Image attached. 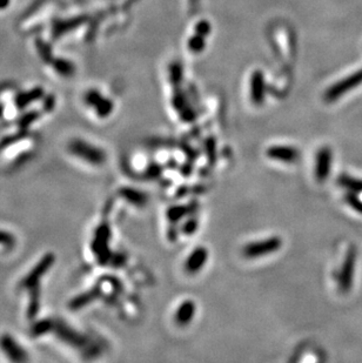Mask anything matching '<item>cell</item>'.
I'll return each mask as SVG.
<instances>
[{
    "label": "cell",
    "mask_w": 362,
    "mask_h": 363,
    "mask_svg": "<svg viewBox=\"0 0 362 363\" xmlns=\"http://www.w3.org/2000/svg\"><path fill=\"white\" fill-rule=\"evenodd\" d=\"M54 331L58 334L59 338H60L62 341H65V342L69 343L71 346L79 347V346H83L85 342L83 336L78 334L77 332H75L72 328L67 327V325L64 323L54 324Z\"/></svg>",
    "instance_id": "5bb4252c"
},
{
    "label": "cell",
    "mask_w": 362,
    "mask_h": 363,
    "mask_svg": "<svg viewBox=\"0 0 362 363\" xmlns=\"http://www.w3.org/2000/svg\"><path fill=\"white\" fill-rule=\"evenodd\" d=\"M40 118V113L37 112V111H29V112H26L23 117L20 118L19 121H18V125H19L20 129H26L29 127L33 122L37 121Z\"/></svg>",
    "instance_id": "603a6c76"
},
{
    "label": "cell",
    "mask_w": 362,
    "mask_h": 363,
    "mask_svg": "<svg viewBox=\"0 0 362 363\" xmlns=\"http://www.w3.org/2000/svg\"><path fill=\"white\" fill-rule=\"evenodd\" d=\"M267 155L272 160L286 162V164L298 161L300 158V153L297 148L289 146H273L267 151Z\"/></svg>",
    "instance_id": "ba28073f"
},
{
    "label": "cell",
    "mask_w": 362,
    "mask_h": 363,
    "mask_svg": "<svg viewBox=\"0 0 362 363\" xmlns=\"http://www.w3.org/2000/svg\"><path fill=\"white\" fill-rule=\"evenodd\" d=\"M10 3H11V0H0V11L7 9L10 5Z\"/></svg>",
    "instance_id": "83f0119b"
},
{
    "label": "cell",
    "mask_w": 362,
    "mask_h": 363,
    "mask_svg": "<svg viewBox=\"0 0 362 363\" xmlns=\"http://www.w3.org/2000/svg\"><path fill=\"white\" fill-rule=\"evenodd\" d=\"M207 259H208V251L204 247H198L192 251L190 257L187 258L186 264H185V268L188 273L195 274L200 272L202 267L206 265Z\"/></svg>",
    "instance_id": "30bf717a"
},
{
    "label": "cell",
    "mask_w": 362,
    "mask_h": 363,
    "mask_svg": "<svg viewBox=\"0 0 362 363\" xmlns=\"http://www.w3.org/2000/svg\"><path fill=\"white\" fill-rule=\"evenodd\" d=\"M68 151L71 152L76 158L94 166L101 165L106 160L105 152L100 150L99 147L92 145V143L81 139L72 140L68 145Z\"/></svg>",
    "instance_id": "6da1fadb"
},
{
    "label": "cell",
    "mask_w": 362,
    "mask_h": 363,
    "mask_svg": "<svg viewBox=\"0 0 362 363\" xmlns=\"http://www.w3.org/2000/svg\"><path fill=\"white\" fill-rule=\"evenodd\" d=\"M13 241L14 240L12 235L9 234V233L0 232V244H3V246H12Z\"/></svg>",
    "instance_id": "4316f807"
},
{
    "label": "cell",
    "mask_w": 362,
    "mask_h": 363,
    "mask_svg": "<svg viewBox=\"0 0 362 363\" xmlns=\"http://www.w3.org/2000/svg\"><path fill=\"white\" fill-rule=\"evenodd\" d=\"M84 23H85L84 17H75V18H69V19L57 20L53 24V27H52V35H53V39L60 38V37L65 35L66 33L78 28Z\"/></svg>",
    "instance_id": "8fae6325"
},
{
    "label": "cell",
    "mask_w": 362,
    "mask_h": 363,
    "mask_svg": "<svg viewBox=\"0 0 362 363\" xmlns=\"http://www.w3.org/2000/svg\"><path fill=\"white\" fill-rule=\"evenodd\" d=\"M54 105H55L54 95H52V94L47 95V97L45 98V100H44V103H43L44 111H45V112H51V111L54 108Z\"/></svg>",
    "instance_id": "484cf974"
},
{
    "label": "cell",
    "mask_w": 362,
    "mask_h": 363,
    "mask_svg": "<svg viewBox=\"0 0 362 363\" xmlns=\"http://www.w3.org/2000/svg\"><path fill=\"white\" fill-rule=\"evenodd\" d=\"M108 236H110V229L107 226L102 225L97 229V234H95L94 242L92 244V249H93L94 254L97 255V259H99L100 264H106L107 259H108Z\"/></svg>",
    "instance_id": "52a82bcc"
},
{
    "label": "cell",
    "mask_w": 362,
    "mask_h": 363,
    "mask_svg": "<svg viewBox=\"0 0 362 363\" xmlns=\"http://www.w3.org/2000/svg\"><path fill=\"white\" fill-rule=\"evenodd\" d=\"M31 293V299H29V305H28V312L27 315L29 318L34 317L37 313L39 310V305H40V292H39V287L38 288H33V289L29 291Z\"/></svg>",
    "instance_id": "ffe728a7"
},
{
    "label": "cell",
    "mask_w": 362,
    "mask_h": 363,
    "mask_svg": "<svg viewBox=\"0 0 362 363\" xmlns=\"http://www.w3.org/2000/svg\"><path fill=\"white\" fill-rule=\"evenodd\" d=\"M185 212H186L185 208H181V207H174V208L169 209L168 216L171 220H179V219H181L185 214H186Z\"/></svg>",
    "instance_id": "d4e9b609"
},
{
    "label": "cell",
    "mask_w": 362,
    "mask_h": 363,
    "mask_svg": "<svg viewBox=\"0 0 362 363\" xmlns=\"http://www.w3.org/2000/svg\"><path fill=\"white\" fill-rule=\"evenodd\" d=\"M355 264H356V250L354 247H350L339 274V288L342 293L349 292V289L353 286Z\"/></svg>",
    "instance_id": "277c9868"
},
{
    "label": "cell",
    "mask_w": 362,
    "mask_h": 363,
    "mask_svg": "<svg viewBox=\"0 0 362 363\" xmlns=\"http://www.w3.org/2000/svg\"><path fill=\"white\" fill-rule=\"evenodd\" d=\"M4 107H3V105H0V117H2L3 116V112H4Z\"/></svg>",
    "instance_id": "f1b7e54d"
},
{
    "label": "cell",
    "mask_w": 362,
    "mask_h": 363,
    "mask_svg": "<svg viewBox=\"0 0 362 363\" xmlns=\"http://www.w3.org/2000/svg\"><path fill=\"white\" fill-rule=\"evenodd\" d=\"M120 195L124 196L129 202L134 203V205H142L143 201H145V196L142 195V193L132 190V188H123L120 191Z\"/></svg>",
    "instance_id": "44dd1931"
},
{
    "label": "cell",
    "mask_w": 362,
    "mask_h": 363,
    "mask_svg": "<svg viewBox=\"0 0 362 363\" xmlns=\"http://www.w3.org/2000/svg\"><path fill=\"white\" fill-rule=\"evenodd\" d=\"M195 303L193 301H185L181 303L180 307L176 310L175 320L179 324H187L193 320L195 314Z\"/></svg>",
    "instance_id": "9a60e30c"
},
{
    "label": "cell",
    "mask_w": 362,
    "mask_h": 363,
    "mask_svg": "<svg viewBox=\"0 0 362 363\" xmlns=\"http://www.w3.org/2000/svg\"><path fill=\"white\" fill-rule=\"evenodd\" d=\"M347 200H348L349 205L352 206L354 209L362 213V201L357 198V195L355 193H349L348 196H347Z\"/></svg>",
    "instance_id": "cb8c5ba5"
},
{
    "label": "cell",
    "mask_w": 362,
    "mask_h": 363,
    "mask_svg": "<svg viewBox=\"0 0 362 363\" xmlns=\"http://www.w3.org/2000/svg\"><path fill=\"white\" fill-rule=\"evenodd\" d=\"M85 102L86 105L94 107L95 113L100 118L108 117L113 111V103L110 101V99L103 98L98 91L91 90L85 94Z\"/></svg>",
    "instance_id": "5b68a950"
},
{
    "label": "cell",
    "mask_w": 362,
    "mask_h": 363,
    "mask_svg": "<svg viewBox=\"0 0 362 363\" xmlns=\"http://www.w3.org/2000/svg\"><path fill=\"white\" fill-rule=\"evenodd\" d=\"M54 260L55 259L53 254H46L45 257L34 266V268L25 276V279L21 281V287L27 291H31L33 288H38L40 279H42L47 273V270L53 266Z\"/></svg>",
    "instance_id": "3957f363"
},
{
    "label": "cell",
    "mask_w": 362,
    "mask_h": 363,
    "mask_svg": "<svg viewBox=\"0 0 362 363\" xmlns=\"http://www.w3.org/2000/svg\"><path fill=\"white\" fill-rule=\"evenodd\" d=\"M281 239L278 238V236H272V238L262 240V241L247 244L243 248V255L249 259L261 258L265 257V255L275 253V251H278L281 248Z\"/></svg>",
    "instance_id": "7a4b0ae2"
},
{
    "label": "cell",
    "mask_w": 362,
    "mask_h": 363,
    "mask_svg": "<svg viewBox=\"0 0 362 363\" xmlns=\"http://www.w3.org/2000/svg\"><path fill=\"white\" fill-rule=\"evenodd\" d=\"M360 83H362V71H360L359 73L354 74V76L349 77L348 79L343 80L342 83H340L338 85H335L334 87L331 88V91L328 92L327 97L330 100H333L339 98L340 95H342L343 93H346L349 88L355 87L356 85H359Z\"/></svg>",
    "instance_id": "4fadbf2b"
},
{
    "label": "cell",
    "mask_w": 362,
    "mask_h": 363,
    "mask_svg": "<svg viewBox=\"0 0 362 363\" xmlns=\"http://www.w3.org/2000/svg\"><path fill=\"white\" fill-rule=\"evenodd\" d=\"M51 66L53 67L55 73L60 77L69 78L73 77L76 73V66L72 61L67 60L64 58H54L53 61L51 62Z\"/></svg>",
    "instance_id": "e0dca14e"
},
{
    "label": "cell",
    "mask_w": 362,
    "mask_h": 363,
    "mask_svg": "<svg viewBox=\"0 0 362 363\" xmlns=\"http://www.w3.org/2000/svg\"><path fill=\"white\" fill-rule=\"evenodd\" d=\"M332 165V151L328 147H322L317 152L315 176L319 181H324L330 175Z\"/></svg>",
    "instance_id": "9c48e42d"
},
{
    "label": "cell",
    "mask_w": 362,
    "mask_h": 363,
    "mask_svg": "<svg viewBox=\"0 0 362 363\" xmlns=\"http://www.w3.org/2000/svg\"><path fill=\"white\" fill-rule=\"evenodd\" d=\"M0 348L6 356L14 362H23L27 360V354L24 348L19 346V343L9 334L3 335L0 338Z\"/></svg>",
    "instance_id": "8992f818"
},
{
    "label": "cell",
    "mask_w": 362,
    "mask_h": 363,
    "mask_svg": "<svg viewBox=\"0 0 362 363\" xmlns=\"http://www.w3.org/2000/svg\"><path fill=\"white\" fill-rule=\"evenodd\" d=\"M52 329H54V323L50 320H42L33 325L32 334L34 336H42L46 333H49Z\"/></svg>",
    "instance_id": "7402d4cb"
},
{
    "label": "cell",
    "mask_w": 362,
    "mask_h": 363,
    "mask_svg": "<svg viewBox=\"0 0 362 363\" xmlns=\"http://www.w3.org/2000/svg\"><path fill=\"white\" fill-rule=\"evenodd\" d=\"M35 49H37V52H38L40 59H42L45 64L51 65V62L53 61V59L55 57L53 55V50H52L50 44L46 43L45 40H43V39H37L35 40Z\"/></svg>",
    "instance_id": "ac0fdd59"
},
{
    "label": "cell",
    "mask_w": 362,
    "mask_h": 363,
    "mask_svg": "<svg viewBox=\"0 0 362 363\" xmlns=\"http://www.w3.org/2000/svg\"><path fill=\"white\" fill-rule=\"evenodd\" d=\"M99 295V289L94 288L90 292L83 293L81 295L76 296L75 299L71 300V302L68 303V308L71 310H79L81 308H84L85 306L90 305L91 302H93L95 299L98 298Z\"/></svg>",
    "instance_id": "2e32d148"
},
{
    "label": "cell",
    "mask_w": 362,
    "mask_h": 363,
    "mask_svg": "<svg viewBox=\"0 0 362 363\" xmlns=\"http://www.w3.org/2000/svg\"><path fill=\"white\" fill-rule=\"evenodd\" d=\"M45 97V92L43 87H35L28 92H20L14 98V103L18 110H24L32 102L37 101Z\"/></svg>",
    "instance_id": "7c38bea8"
},
{
    "label": "cell",
    "mask_w": 362,
    "mask_h": 363,
    "mask_svg": "<svg viewBox=\"0 0 362 363\" xmlns=\"http://www.w3.org/2000/svg\"><path fill=\"white\" fill-rule=\"evenodd\" d=\"M339 184L341 185L342 187L349 190L352 193L356 194V193H361L362 192V180H357V179H354V177L342 175V176H340Z\"/></svg>",
    "instance_id": "d6986e66"
}]
</instances>
